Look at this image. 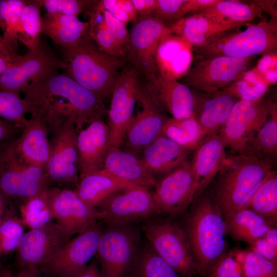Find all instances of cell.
<instances>
[{
	"instance_id": "cell-25",
	"label": "cell",
	"mask_w": 277,
	"mask_h": 277,
	"mask_svg": "<svg viewBox=\"0 0 277 277\" xmlns=\"http://www.w3.org/2000/svg\"><path fill=\"white\" fill-rule=\"evenodd\" d=\"M218 133L205 137L195 149L191 162L196 184L195 198L216 176L227 157Z\"/></svg>"
},
{
	"instance_id": "cell-53",
	"label": "cell",
	"mask_w": 277,
	"mask_h": 277,
	"mask_svg": "<svg viewBox=\"0 0 277 277\" xmlns=\"http://www.w3.org/2000/svg\"><path fill=\"white\" fill-rule=\"evenodd\" d=\"M139 17L154 16L156 0H131Z\"/></svg>"
},
{
	"instance_id": "cell-64",
	"label": "cell",
	"mask_w": 277,
	"mask_h": 277,
	"mask_svg": "<svg viewBox=\"0 0 277 277\" xmlns=\"http://www.w3.org/2000/svg\"><path fill=\"white\" fill-rule=\"evenodd\" d=\"M4 270L2 266L0 265V276Z\"/></svg>"
},
{
	"instance_id": "cell-4",
	"label": "cell",
	"mask_w": 277,
	"mask_h": 277,
	"mask_svg": "<svg viewBox=\"0 0 277 277\" xmlns=\"http://www.w3.org/2000/svg\"><path fill=\"white\" fill-rule=\"evenodd\" d=\"M196 265L205 277L226 252L227 230L223 215L211 195H204L187 220L185 231Z\"/></svg>"
},
{
	"instance_id": "cell-33",
	"label": "cell",
	"mask_w": 277,
	"mask_h": 277,
	"mask_svg": "<svg viewBox=\"0 0 277 277\" xmlns=\"http://www.w3.org/2000/svg\"><path fill=\"white\" fill-rule=\"evenodd\" d=\"M204 16L220 22L250 23L256 18H262L260 8L250 2L238 0H219L213 6L199 13Z\"/></svg>"
},
{
	"instance_id": "cell-39",
	"label": "cell",
	"mask_w": 277,
	"mask_h": 277,
	"mask_svg": "<svg viewBox=\"0 0 277 277\" xmlns=\"http://www.w3.org/2000/svg\"><path fill=\"white\" fill-rule=\"evenodd\" d=\"M131 275L133 277H180L148 243L140 248Z\"/></svg>"
},
{
	"instance_id": "cell-19",
	"label": "cell",
	"mask_w": 277,
	"mask_h": 277,
	"mask_svg": "<svg viewBox=\"0 0 277 277\" xmlns=\"http://www.w3.org/2000/svg\"><path fill=\"white\" fill-rule=\"evenodd\" d=\"M46 193L56 223L71 237L96 224V209L87 205L74 190L48 188Z\"/></svg>"
},
{
	"instance_id": "cell-61",
	"label": "cell",
	"mask_w": 277,
	"mask_h": 277,
	"mask_svg": "<svg viewBox=\"0 0 277 277\" xmlns=\"http://www.w3.org/2000/svg\"><path fill=\"white\" fill-rule=\"evenodd\" d=\"M265 82L269 86L275 85L277 82V68L271 69L263 75Z\"/></svg>"
},
{
	"instance_id": "cell-63",
	"label": "cell",
	"mask_w": 277,
	"mask_h": 277,
	"mask_svg": "<svg viewBox=\"0 0 277 277\" xmlns=\"http://www.w3.org/2000/svg\"><path fill=\"white\" fill-rule=\"evenodd\" d=\"M12 52H16V51L5 43L2 35H0V55Z\"/></svg>"
},
{
	"instance_id": "cell-26",
	"label": "cell",
	"mask_w": 277,
	"mask_h": 277,
	"mask_svg": "<svg viewBox=\"0 0 277 277\" xmlns=\"http://www.w3.org/2000/svg\"><path fill=\"white\" fill-rule=\"evenodd\" d=\"M250 24L220 22L196 13L178 19L168 28L172 34L183 38L196 48L234 29Z\"/></svg>"
},
{
	"instance_id": "cell-34",
	"label": "cell",
	"mask_w": 277,
	"mask_h": 277,
	"mask_svg": "<svg viewBox=\"0 0 277 277\" xmlns=\"http://www.w3.org/2000/svg\"><path fill=\"white\" fill-rule=\"evenodd\" d=\"M160 135L170 138L189 151L195 149L205 138L194 115L183 119L168 118Z\"/></svg>"
},
{
	"instance_id": "cell-51",
	"label": "cell",
	"mask_w": 277,
	"mask_h": 277,
	"mask_svg": "<svg viewBox=\"0 0 277 277\" xmlns=\"http://www.w3.org/2000/svg\"><path fill=\"white\" fill-rule=\"evenodd\" d=\"M252 250L267 259L277 263V248L270 245L264 238H260L250 243Z\"/></svg>"
},
{
	"instance_id": "cell-8",
	"label": "cell",
	"mask_w": 277,
	"mask_h": 277,
	"mask_svg": "<svg viewBox=\"0 0 277 277\" xmlns=\"http://www.w3.org/2000/svg\"><path fill=\"white\" fill-rule=\"evenodd\" d=\"M272 102L263 97L239 100L218 134L226 148L237 154L249 155L251 145L266 120Z\"/></svg>"
},
{
	"instance_id": "cell-57",
	"label": "cell",
	"mask_w": 277,
	"mask_h": 277,
	"mask_svg": "<svg viewBox=\"0 0 277 277\" xmlns=\"http://www.w3.org/2000/svg\"><path fill=\"white\" fill-rule=\"evenodd\" d=\"M19 130L10 123L0 118V144L11 138Z\"/></svg>"
},
{
	"instance_id": "cell-32",
	"label": "cell",
	"mask_w": 277,
	"mask_h": 277,
	"mask_svg": "<svg viewBox=\"0 0 277 277\" xmlns=\"http://www.w3.org/2000/svg\"><path fill=\"white\" fill-rule=\"evenodd\" d=\"M224 218L227 233L249 244L263 238L274 224L273 221L248 208L229 213Z\"/></svg>"
},
{
	"instance_id": "cell-21",
	"label": "cell",
	"mask_w": 277,
	"mask_h": 277,
	"mask_svg": "<svg viewBox=\"0 0 277 277\" xmlns=\"http://www.w3.org/2000/svg\"><path fill=\"white\" fill-rule=\"evenodd\" d=\"M110 133L102 119L92 121L77 134L79 179L103 167Z\"/></svg>"
},
{
	"instance_id": "cell-59",
	"label": "cell",
	"mask_w": 277,
	"mask_h": 277,
	"mask_svg": "<svg viewBox=\"0 0 277 277\" xmlns=\"http://www.w3.org/2000/svg\"><path fill=\"white\" fill-rule=\"evenodd\" d=\"M79 277H100V270L96 263L93 262L88 265Z\"/></svg>"
},
{
	"instance_id": "cell-36",
	"label": "cell",
	"mask_w": 277,
	"mask_h": 277,
	"mask_svg": "<svg viewBox=\"0 0 277 277\" xmlns=\"http://www.w3.org/2000/svg\"><path fill=\"white\" fill-rule=\"evenodd\" d=\"M277 154V106L272 102L269 114L256 134L249 155L270 161Z\"/></svg>"
},
{
	"instance_id": "cell-50",
	"label": "cell",
	"mask_w": 277,
	"mask_h": 277,
	"mask_svg": "<svg viewBox=\"0 0 277 277\" xmlns=\"http://www.w3.org/2000/svg\"><path fill=\"white\" fill-rule=\"evenodd\" d=\"M205 277H244L234 252H226Z\"/></svg>"
},
{
	"instance_id": "cell-11",
	"label": "cell",
	"mask_w": 277,
	"mask_h": 277,
	"mask_svg": "<svg viewBox=\"0 0 277 277\" xmlns=\"http://www.w3.org/2000/svg\"><path fill=\"white\" fill-rule=\"evenodd\" d=\"M66 65L42 40L34 51H28L0 76V89L24 92L50 74L64 69Z\"/></svg>"
},
{
	"instance_id": "cell-29",
	"label": "cell",
	"mask_w": 277,
	"mask_h": 277,
	"mask_svg": "<svg viewBox=\"0 0 277 277\" xmlns=\"http://www.w3.org/2000/svg\"><path fill=\"white\" fill-rule=\"evenodd\" d=\"M190 152L160 135L143 150L141 159L153 174L169 173L187 161Z\"/></svg>"
},
{
	"instance_id": "cell-46",
	"label": "cell",
	"mask_w": 277,
	"mask_h": 277,
	"mask_svg": "<svg viewBox=\"0 0 277 277\" xmlns=\"http://www.w3.org/2000/svg\"><path fill=\"white\" fill-rule=\"evenodd\" d=\"M269 86L265 83H253L240 78L225 88L240 100H258L263 97Z\"/></svg>"
},
{
	"instance_id": "cell-48",
	"label": "cell",
	"mask_w": 277,
	"mask_h": 277,
	"mask_svg": "<svg viewBox=\"0 0 277 277\" xmlns=\"http://www.w3.org/2000/svg\"><path fill=\"white\" fill-rule=\"evenodd\" d=\"M186 0H156L154 17L167 27L180 19V13Z\"/></svg>"
},
{
	"instance_id": "cell-45",
	"label": "cell",
	"mask_w": 277,
	"mask_h": 277,
	"mask_svg": "<svg viewBox=\"0 0 277 277\" xmlns=\"http://www.w3.org/2000/svg\"><path fill=\"white\" fill-rule=\"evenodd\" d=\"M47 13H59L78 17L85 13L87 14L95 1L86 0H38Z\"/></svg>"
},
{
	"instance_id": "cell-60",
	"label": "cell",
	"mask_w": 277,
	"mask_h": 277,
	"mask_svg": "<svg viewBox=\"0 0 277 277\" xmlns=\"http://www.w3.org/2000/svg\"><path fill=\"white\" fill-rule=\"evenodd\" d=\"M9 197L0 190V224L7 210Z\"/></svg>"
},
{
	"instance_id": "cell-7",
	"label": "cell",
	"mask_w": 277,
	"mask_h": 277,
	"mask_svg": "<svg viewBox=\"0 0 277 277\" xmlns=\"http://www.w3.org/2000/svg\"><path fill=\"white\" fill-rule=\"evenodd\" d=\"M45 171L26 163L15 149V140L0 146V190L24 201L45 191L49 182Z\"/></svg>"
},
{
	"instance_id": "cell-35",
	"label": "cell",
	"mask_w": 277,
	"mask_h": 277,
	"mask_svg": "<svg viewBox=\"0 0 277 277\" xmlns=\"http://www.w3.org/2000/svg\"><path fill=\"white\" fill-rule=\"evenodd\" d=\"M42 6L38 0L26 1L20 15L18 41L22 43L28 51L35 50L41 41L43 32Z\"/></svg>"
},
{
	"instance_id": "cell-40",
	"label": "cell",
	"mask_w": 277,
	"mask_h": 277,
	"mask_svg": "<svg viewBox=\"0 0 277 277\" xmlns=\"http://www.w3.org/2000/svg\"><path fill=\"white\" fill-rule=\"evenodd\" d=\"M46 190L23 201L19 206V218L30 229L43 227L54 219Z\"/></svg>"
},
{
	"instance_id": "cell-43",
	"label": "cell",
	"mask_w": 277,
	"mask_h": 277,
	"mask_svg": "<svg viewBox=\"0 0 277 277\" xmlns=\"http://www.w3.org/2000/svg\"><path fill=\"white\" fill-rule=\"evenodd\" d=\"M24 234L20 218L9 207L0 224V258L16 250Z\"/></svg>"
},
{
	"instance_id": "cell-5",
	"label": "cell",
	"mask_w": 277,
	"mask_h": 277,
	"mask_svg": "<svg viewBox=\"0 0 277 277\" xmlns=\"http://www.w3.org/2000/svg\"><path fill=\"white\" fill-rule=\"evenodd\" d=\"M276 22L262 18L244 31L228 32L193 50L201 60L218 56L246 58L276 52Z\"/></svg>"
},
{
	"instance_id": "cell-22",
	"label": "cell",
	"mask_w": 277,
	"mask_h": 277,
	"mask_svg": "<svg viewBox=\"0 0 277 277\" xmlns=\"http://www.w3.org/2000/svg\"><path fill=\"white\" fill-rule=\"evenodd\" d=\"M202 92H193L194 116L206 137L219 132L240 99L226 88L213 93Z\"/></svg>"
},
{
	"instance_id": "cell-3",
	"label": "cell",
	"mask_w": 277,
	"mask_h": 277,
	"mask_svg": "<svg viewBox=\"0 0 277 277\" xmlns=\"http://www.w3.org/2000/svg\"><path fill=\"white\" fill-rule=\"evenodd\" d=\"M65 73L104 102L111 97L126 60L102 50L90 36L63 49Z\"/></svg>"
},
{
	"instance_id": "cell-16",
	"label": "cell",
	"mask_w": 277,
	"mask_h": 277,
	"mask_svg": "<svg viewBox=\"0 0 277 277\" xmlns=\"http://www.w3.org/2000/svg\"><path fill=\"white\" fill-rule=\"evenodd\" d=\"M70 238L56 222L30 229L25 233L16 250V261L19 270L47 264Z\"/></svg>"
},
{
	"instance_id": "cell-52",
	"label": "cell",
	"mask_w": 277,
	"mask_h": 277,
	"mask_svg": "<svg viewBox=\"0 0 277 277\" xmlns=\"http://www.w3.org/2000/svg\"><path fill=\"white\" fill-rule=\"evenodd\" d=\"M219 0H186L180 13V18L188 13L196 14L213 6Z\"/></svg>"
},
{
	"instance_id": "cell-13",
	"label": "cell",
	"mask_w": 277,
	"mask_h": 277,
	"mask_svg": "<svg viewBox=\"0 0 277 277\" xmlns=\"http://www.w3.org/2000/svg\"><path fill=\"white\" fill-rule=\"evenodd\" d=\"M253 58L218 56L201 60L182 77L183 84L207 93L217 92L239 79Z\"/></svg>"
},
{
	"instance_id": "cell-41",
	"label": "cell",
	"mask_w": 277,
	"mask_h": 277,
	"mask_svg": "<svg viewBox=\"0 0 277 277\" xmlns=\"http://www.w3.org/2000/svg\"><path fill=\"white\" fill-rule=\"evenodd\" d=\"M24 0H0V28L5 43L15 51L18 43L21 11L25 5Z\"/></svg>"
},
{
	"instance_id": "cell-58",
	"label": "cell",
	"mask_w": 277,
	"mask_h": 277,
	"mask_svg": "<svg viewBox=\"0 0 277 277\" xmlns=\"http://www.w3.org/2000/svg\"><path fill=\"white\" fill-rule=\"evenodd\" d=\"M20 55L16 52L0 55V76L9 67L12 66L19 58Z\"/></svg>"
},
{
	"instance_id": "cell-28",
	"label": "cell",
	"mask_w": 277,
	"mask_h": 277,
	"mask_svg": "<svg viewBox=\"0 0 277 277\" xmlns=\"http://www.w3.org/2000/svg\"><path fill=\"white\" fill-rule=\"evenodd\" d=\"M48 135L41 117L31 114L21 135L15 140L17 152L28 164L44 170L50 152Z\"/></svg>"
},
{
	"instance_id": "cell-6",
	"label": "cell",
	"mask_w": 277,
	"mask_h": 277,
	"mask_svg": "<svg viewBox=\"0 0 277 277\" xmlns=\"http://www.w3.org/2000/svg\"><path fill=\"white\" fill-rule=\"evenodd\" d=\"M140 240V232L133 224H107L96 252L100 277H129L138 256Z\"/></svg>"
},
{
	"instance_id": "cell-10",
	"label": "cell",
	"mask_w": 277,
	"mask_h": 277,
	"mask_svg": "<svg viewBox=\"0 0 277 277\" xmlns=\"http://www.w3.org/2000/svg\"><path fill=\"white\" fill-rule=\"evenodd\" d=\"M140 76L138 71L129 64L123 68L117 79L107 112L110 146H122L140 94Z\"/></svg>"
},
{
	"instance_id": "cell-56",
	"label": "cell",
	"mask_w": 277,
	"mask_h": 277,
	"mask_svg": "<svg viewBox=\"0 0 277 277\" xmlns=\"http://www.w3.org/2000/svg\"><path fill=\"white\" fill-rule=\"evenodd\" d=\"M0 277H42L37 267H30L22 269L17 274H13L10 271L5 270Z\"/></svg>"
},
{
	"instance_id": "cell-15",
	"label": "cell",
	"mask_w": 277,
	"mask_h": 277,
	"mask_svg": "<svg viewBox=\"0 0 277 277\" xmlns=\"http://www.w3.org/2000/svg\"><path fill=\"white\" fill-rule=\"evenodd\" d=\"M101 229L96 224L64 246L47 264L44 270L56 277H79L96 254Z\"/></svg>"
},
{
	"instance_id": "cell-55",
	"label": "cell",
	"mask_w": 277,
	"mask_h": 277,
	"mask_svg": "<svg viewBox=\"0 0 277 277\" xmlns=\"http://www.w3.org/2000/svg\"><path fill=\"white\" fill-rule=\"evenodd\" d=\"M251 2L258 6L262 12L264 11L268 14L271 17V21L276 22V1L255 0Z\"/></svg>"
},
{
	"instance_id": "cell-44",
	"label": "cell",
	"mask_w": 277,
	"mask_h": 277,
	"mask_svg": "<svg viewBox=\"0 0 277 277\" xmlns=\"http://www.w3.org/2000/svg\"><path fill=\"white\" fill-rule=\"evenodd\" d=\"M244 277H277V263L251 250L234 252Z\"/></svg>"
},
{
	"instance_id": "cell-2",
	"label": "cell",
	"mask_w": 277,
	"mask_h": 277,
	"mask_svg": "<svg viewBox=\"0 0 277 277\" xmlns=\"http://www.w3.org/2000/svg\"><path fill=\"white\" fill-rule=\"evenodd\" d=\"M271 162L259 156L226 157L211 196L222 215L248 208L253 195L272 170Z\"/></svg>"
},
{
	"instance_id": "cell-30",
	"label": "cell",
	"mask_w": 277,
	"mask_h": 277,
	"mask_svg": "<svg viewBox=\"0 0 277 277\" xmlns=\"http://www.w3.org/2000/svg\"><path fill=\"white\" fill-rule=\"evenodd\" d=\"M89 22L82 21L77 16L47 13L43 17L42 33L63 49L89 36Z\"/></svg>"
},
{
	"instance_id": "cell-31",
	"label": "cell",
	"mask_w": 277,
	"mask_h": 277,
	"mask_svg": "<svg viewBox=\"0 0 277 277\" xmlns=\"http://www.w3.org/2000/svg\"><path fill=\"white\" fill-rule=\"evenodd\" d=\"M130 185L102 168L80 178L74 191L87 205L96 208L112 194Z\"/></svg>"
},
{
	"instance_id": "cell-49",
	"label": "cell",
	"mask_w": 277,
	"mask_h": 277,
	"mask_svg": "<svg viewBox=\"0 0 277 277\" xmlns=\"http://www.w3.org/2000/svg\"><path fill=\"white\" fill-rule=\"evenodd\" d=\"M102 7L126 25L134 22L138 14L130 0L100 1Z\"/></svg>"
},
{
	"instance_id": "cell-20",
	"label": "cell",
	"mask_w": 277,
	"mask_h": 277,
	"mask_svg": "<svg viewBox=\"0 0 277 277\" xmlns=\"http://www.w3.org/2000/svg\"><path fill=\"white\" fill-rule=\"evenodd\" d=\"M77 134L74 123L70 121L52 136L50 155L44 169L50 181L78 184Z\"/></svg>"
},
{
	"instance_id": "cell-42",
	"label": "cell",
	"mask_w": 277,
	"mask_h": 277,
	"mask_svg": "<svg viewBox=\"0 0 277 277\" xmlns=\"http://www.w3.org/2000/svg\"><path fill=\"white\" fill-rule=\"evenodd\" d=\"M28 105L20 93L0 89V118L22 130L28 123Z\"/></svg>"
},
{
	"instance_id": "cell-62",
	"label": "cell",
	"mask_w": 277,
	"mask_h": 277,
	"mask_svg": "<svg viewBox=\"0 0 277 277\" xmlns=\"http://www.w3.org/2000/svg\"><path fill=\"white\" fill-rule=\"evenodd\" d=\"M270 245L277 248V230L272 227L263 237Z\"/></svg>"
},
{
	"instance_id": "cell-24",
	"label": "cell",
	"mask_w": 277,
	"mask_h": 277,
	"mask_svg": "<svg viewBox=\"0 0 277 277\" xmlns=\"http://www.w3.org/2000/svg\"><path fill=\"white\" fill-rule=\"evenodd\" d=\"M193 51V46L183 38L172 33L166 35L157 50V73L166 79L183 77L192 67Z\"/></svg>"
},
{
	"instance_id": "cell-9",
	"label": "cell",
	"mask_w": 277,
	"mask_h": 277,
	"mask_svg": "<svg viewBox=\"0 0 277 277\" xmlns=\"http://www.w3.org/2000/svg\"><path fill=\"white\" fill-rule=\"evenodd\" d=\"M142 228L149 244L177 273L188 277L198 274L185 230L169 221L148 222Z\"/></svg>"
},
{
	"instance_id": "cell-17",
	"label": "cell",
	"mask_w": 277,
	"mask_h": 277,
	"mask_svg": "<svg viewBox=\"0 0 277 277\" xmlns=\"http://www.w3.org/2000/svg\"><path fill=\"white\" fill-rule=\"evenodd\" d=\"M135 114L125 133L122 146L137 156L160 134L168 119L146 87H141Z\"/></svg>"
},
{
	"instance_id": "cell-12",
	"label": "cell",
	"mask_w": 277,
	"mask_h": 277,
	"mask_svg": "<svg viewBox=\"0 0 277 277\" xmlns=\"http://www.w3.org/2000/svg\"><path fill=\"white\" fill-rule=\"evenodd\" d=\"M170 33L169 28L154 16H137L134 21L126 58L148 81L157 74L156 56L160 43Z\"/></svg>"
},
{
	"instance_id": "cell-14",
	"label": "cell",
	"mask_w": 277,
	"mask_h": 277,
	"mask_svg": "<svg viewBox=\"0 0 277 277\" xmlns=\"http://www.w3.org/2000/svg\"><path fill=\"white\" fill-rule=\"evenodd\" d=\"M107 224H133L158 213L148 188L132 185L115 192L96 208Z\"/></svg>"
},
{
	"instance_id": "cell-18",
	"label": "cell",
	"mask_w": 277,
	"mask_h": 277,
	"mask_svg": "<svg viewBox=\"0 0 277 277\" xmlns=\"http://www.w3.org/2000/svg\"><path fill=\"white\" fill-rule=\"evenodd\" d=\"M195 193L191 164L187 161L156 183L152 196L158 213L175 216L187 208Z\"/></svg>"
},
{
	"instance_id": "cell-27",
	"label": "cell",
	"mask_w": 277,
	"mask_h": 277,
	"mask_svg": "<svg viewBox=\"0 0 277 277\" xmlns=\"http://www.w3.org/2000/svg\"><path fill=\"white\" fill-rule=\"evenodd\" d=\"M103 169L129 184L148 188L155 186L154 174L140 157L122 150L110 146L107 152Z\"/></svg>"
},
{
	"instance_id": "cell-1",
	"label": "cell",
	"mask_w": 277,
	"mask_h": 277,
	"mask_svg": "<svg viewBox=\"0 0 277 277\" xmlns=\"http://www.w3.org/2000/svg\"><path fill=\"white\" fill-rule=\"evenodd\" d=\"M23 93L29 113L41 117L52 136L68 122L74 123L78 133L107 112L92 92L58 71L31 85Z\"/></svg>"
},
{
	"instance_id": "cell-54",
	"label": "cell",
	"mask_w": 277,
	"mask_h": 277,
	"mask_svg": "<svg viewBox=\"0 0 277 277\" xmlns=\"http://www.w3.org/2000/svg\"><path fill=\"white\" fill-rule=\"evenodd\" d=\"M277 65L276 51L264 54L259 60L255 67L262 75L268 70L276 68Z\"/></svg>"
},
{
	"instance_id": "cell-37",
	"label": "cell",
	"mask_w": 277,
	"mask_h": 277,
	"mask_svg": "<svg viewBox=\"0 0 277 277\" xmlns=\"http://www.w3.org/2000/svg\"><path fill=\"white\" fill-rule=\"evenodd\" d=\"M87 15L89 17V34L91 39L105 52L126 58V55L123 48L105 24L101 11L97 6V1H95Z\"/></svg>"
},
{
	"instance_id": "cell-38",
	"label": "cell",
	"mask_w": 277,
	"mask_h": 277,
	"mask_svg": "<svg viewBox=\"0 0 277 277\" xmlns=\"http://www.w3.org/2000/svg\"><path fill=\"white\" fill-rule=\"evenodd\" d=\"M248 208L273 221L277 217V174L272 170L257 189Z\"/></svg>"
},
{
	"instance_id": "cell-23",
	"label": "cell",
	"mask_w": 277,
	"mask_h": 277,
	"mask_svg": "<svg viewBox=\"0 0 277 277\" xmlns=\"http://www.w3.org/2000/svg\"><path fill=\"white\" fill-rule=\"evenodd\" d=\"M146 87L161 108L171 117L183 119L194 115L193 92L185 84L156 74L148 81Z\"/></svg>"
},
{
	"instance_id": "cell-47",
	"label": "cell",
	"mask_w": 277,
	"mask_h": 277,
	"mask_svg": "<svg viewBox=\"0 0 277 277\" xmlns=\"http://www.w3.org/2000/svg\"><path fill=\"white\" fill-rule=\"evenodd\" d=\"M97 6L107 28L122 47L126 55L130 40V32L127 28V25L105 9L100 1H97Z\"/></svg>"
}]
</instances>
